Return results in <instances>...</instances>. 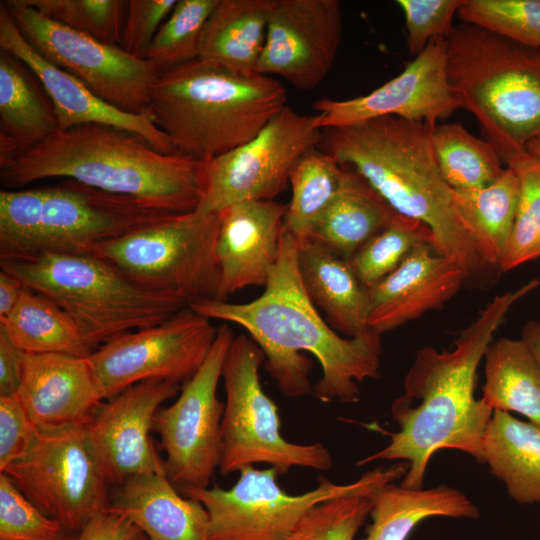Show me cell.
<instances>
[{
  "label": "cell",
  "instance_id": "obj_14",
  "mask_svg": "<svg viewBox=\"0 0 540 540\" xmlns=\"http://www.w3.org/2000/svg\"><path fill=\"white\" fill-rule=\"evenodd\" d=\"M314 115L286 105L252 139L204 162V189L197 210L221 212L231 205L274 200L290 185L298 161L322 140Z\"/></svg>",
  "mask_w": 540,
  "mask_h": 540
},
{
  "label": "cell",
  "instance_id": "obj_51",
  "mask_svg": "<svg viewBox=\"0 0 540 540\" xmlns=\"http://www.w3.org/2000/svg\"><path fill=\"white\" fill-rule=\"evenodd\" d=\"M62 540H78V533L77 534H69Z\"/></svg>",
  "mask_w": 540,
  "mask_h": 540
},
{
  "label": "cell",
  "instance_id": "obj_17",
  "mask_svg": "<svg viewBox=\"0 0 540 540\" xmlns=\"http://www.w3.org/2000/svg\"><path fill=\"white\" fill-rule=\"evenodd\" d=\"M446 51V38H435L399 75L370 93L346 100H316V126L327 130L385 116L437 125L461 108L448 83Z\"/></svg>",
  "mask_w": 540,
  "mask_h": 540
},
{
  "label": "cell",
  "instance_id": "obj_42",
  "mask_svg": "<svg viewBox=\"0 0 540 540\" xmlns=\"http://www.w3.org/2000/svg\"><path fill=\"white\" fill-rule=\"evenodd\" d=\"M69 534L0 472V540H62Z\"/></svg>",
  "mask_w": 540,
  "mask_h": 540
},
{
  "label": "cell",
  "instance_id": "obj_7",
  "mask_svg": "<svg viewBox=\"0 0 540 540\" xmlns=\"http://www.w3.org/2000/svg\"><path fill=\"white\" fill-rule=\"evenodd\" d=\"M165 213L82 183L0 191V260L90 254Z\"/></svg>",
  "mask_w": 540,
  "mask_h": 540
},
{
  "label": "cell",
  "instance_id": "obj_24",
  "mask_svg": "<svg viewBox=\"0 0 540 540\" xmlns=\"http://www.w3.org/2000/svg\"><path fill=\"white\" fill-rule=\"evenodd\" d=\"M105 511L128 518L149 540H209V515L181 496L166 472L133 477L119 486Z\"/></svg>",
  "mask_w": 540,
  "mask_h": 540
},
{
  "label": "cell",
  "instance_id": "obj_1",
  "mask_svg": "<svg viewBox=\"0 0 540 540\" xmlns=\"http://www.w3.org/2000/svg\"><path fill=\"white\" fill-rule=\"evenodd\" d=\"M211 319L243 327L265 355V369L292 398L356 403L359 383L376 379L381 335L368 329L341 337L319 314L298 270V240L283 227L279 254L263 293L246 303L203 299L189 305Z\"/></svg>",
  "mask_w": 540,
  "mask_h": 540
},
{
  "label": "cell",
  "instance_id": "obj_21",
  "mask_svg": "<svg viewBox=\"0 0 540 540\" xmlns=\"http://www.w3.org/2000/svg\"><path fill=\"white\" fill-rule=\"evenodd\" d=\"M287 205L275 200L246 201L221 211L216 241L218 300L267 284L276 263Z\"/></svg>",
  "mask_w": 540,
  "mask_h": 540
},
{
  "label": "cell",
  "instance_id": "obj_9",
  "mask_svg": "<svg viewBox=\"0 0 540 540\" xmlns=\"http://www.w3.org/2000/svg\"><path fill=\"white\" fill-rule=\"evenodd\" d=\"M221 212L165 214L90 254L100 257L148 291L173 295L188 306L216 299V241Z\"/></svg>",
  "mask_w": 540,
  "mask_h": 540
},
{
  "label": "cell",
  "instance_id": "obj_5",
  "mask_svg": "<svg viewBox=\"0 0 540 540\" xmlns=\"http://www.w3.org/2000/svg\"><path fill=\"white\" fill-rule=\"evenodd\" d=\"M286 105L271 76L196 58L159 72L148 115L179 154L206 162L252 139Z\"/></svg>",
  "mask_w": 540,
  "mask_h": 540
},
{
  "label": "cell",
  "instance_id": "obj_41",
  "mask_svg": "<svg viewBox=\"0 0 540 540\" xmlns=\"http://www.w3.org/2000/svg\"><path fill=\"white\" fill-rule=\"evenodd\" d=\"M371 495L344 496L315 506L288 540H354L370 515Z\"/></svg>",
  "mask_w": 540,
  "mask_h": 540
},
{
  "label": "cell",
  "instance_id": "obj_28",
  "mask_svg": "<svg viewBox=\"0 0 540 540\" xmlns=\"http://www.w3.org/2000/svg\"><path fill=\"white\" fill-rule=\"evenodd\" d=\"M371 500L372 521L360 540H406L430 517L476 519L480 515L463 492L447 485L410 489L393 482L377 489Z\"/></svg>",
  "mask_w": 540,
  "mask_h": 540
},
{
  "label": "cell",
  "instance_id": "obj_40",
  "mask_svg": "<svg viewBox=\"0 0 540 540\" xmlns=\"http://www.w3.org/2000/svg\"><path fill=\"white\" fill-rule=\"evenodd\" d=\"M48 18L103 43L120 46L127 1L24 0Z\"/></svg>",
  "mask_w": 540,
  "mask_h": 540
},
{
  "label": "cell",
  "instance_id": "obj_47",
  "mask_svg": "<svg viewBox=\"0 0 540 540\" xmlns=\"http://www.w3.org/2000/svg\"><path fill=\"white\" fill-rule=\"evenodd\" d=\"M23 355L0 329V396L16 394L22 375Z\"/></svg>",
  "mask_w": 540,
  "mask_h": 540
},
{
  "label": "cell",
  "instance_id": "obj_29",
  "mask_svg": "<svg viewBox=\"0 0 540 540\" xmlns=\"http://www.w3.org/2000/svg\"><path fill=\"white\" fill-rule=\"evenodd\" d=\"M272 0H218L203 28L199 56L242 73L256 72Z\"/></svg>",
  "mask_w": 540,
  "mask_h": 540
},
{
  "label": "cell",
  "instance_id": "obj_38",
  "mask_svg": "<svg viewBox=\"0 0 540 540\" xmlns=\"http://www.w3.org/2000/svg\"><path fill=\"white\" fill-rule=\"evenodd\" d=\"M217 2L178 0L141 57L159 72L198 58L203 28Z\"/></svg>",
  "mask_w": 540,
  "mask_h": 540
},
{
  "label": "cell",
  "instance_id": "obj_10",
  "mask_svg": "<svg viewBox=\"0 0 540 540\" xmlns=\"http://www.w3.org/2000/svg\"><path fill=\"white\" fill-rule=\"evenodd\" d=\"M404 464L375 468L348 484H336L321 477L318 485L292 495L277 482L272 468L248 466L240 470L230 489H180L199 501L209 515V540H288L303 517L315 506L339 497L371 495L380 487L402 479Z\"/></svg>",
  "mask_w": 540,
  "mask_h": 540
},
{
  "label": "cell",
  "instance_id": "obj_11",
  "mask_svg": "<svg viewBox=\"0 0 540 540\" xmlns=\"http://www.w3.org/2000/svg\"><path fill=\"white\" fill-rule=\"evenodd\" d=\"M264 361L250 336H234L222 369L226 401L220 473L226 476L257 463L269 464L278 474L293 467L330 470L334 462L326 446L293 443L282 436L278 406L260 382Z\"/></svg>",
  "mask_w": 540,
  "mask_h": 540
},
{
  "label": "cell",
  "instance_id": "obj_36",
  "mask_svg": "<svg viewBox=\"0 0 540 540\" xmlns=\"http://www.w3.org/2000/svg\"><path fill=\"white\" fill-rule=\"evenodd\" d=\"M505 163L516 173L520 192L512 235L500 266L502 272L540 257V158L524 150Z\"/></svg>",
  "mask_w": 540,
  "mask_h": 540
},
{
  "label": "cell",
  "instance_id": "obj_52",
  "mask_svg": "<svg viewBox=\"0 0 540 540\" xmlns=\"http://www.w3.org/2000/svg\"><path fill=\"white\" fill-rule=\"evenodd\" d=\"M137 540H149L143 533L138 537Z\"/></svg>",
  "mask_w": 540,
  "mask_h": 540
},
{
  "label": "cell",
  "instance_id": "obj_48",
  "mask_svg": "<svg viewBox=\"0 0 540 540\" xmlns=\"http://www.w3.org/2000/svg\"><path fill=\"white\" fill-rule=\"evenodd\" d=\"M24 289L25 286L16 277L0 271V319L13 310Z\"/></svg>",
  "mask_w": 540,
  "mask_h": 540
},
{
  "label": "cell",
  "instance_id": "obj_31",
  "mask_svg": "<svg viewBox=\"0 0 540 540\" xmlns=\"http://www.w3.org/2000/svg\"><path fill=\"white\" fill-rule=\"evenodd\" d=\"M483 402L515 412L540 428V365L522 338L501 337L484 356Z\"/></svg>",
  "mask_w": 540,
  "mask_h": 540
},
{
  "label": "cell",
  "instance_id": "obj_19",
  "mask_svg": "<svg viewBox=\"0 0 540 540\" xmlns=\"http://www.w3.org/2000/svg\"><path fill=\"white\" fill-rule=\"evenodd\" d=\"M179 383L150 379L102 402L84 425L87 440L109 483L166 472L150 433L161 405L177 395Z\"/></svg>",
  "mask_w": 540,
  "mask_h": 540
},
{
  "label": "cell",
  "instance_id": "obj_37",
  "mask_svg": "<svg viewBox=\"0 0 540 540\" xmlns=\"http://www.w3.org/2000/svg\"><path fill=\"white\" fill-rule=\"evenodd\" d=\"M433 246L432 234L423 223L398 215L350 259L359 281L367 289L381 282L421 244Z\"/></svg>",
  "mask_w": 540,
  "mask_h": 540
},
{
  "label": "cell",
  "instance_id": "obj_26",
  "mask_svg": "<svg viewBox=\"0 0 540 540\" xmlns=\"http://www.w3.org/2000/svg\"><path fill=\"white\" fill-rule=\"evenodd\" d=\"M58 131L51 99L18 58L0 53V165L39 145Z\"/></svg>",
  "mask_w": 540,
  "mask_h": 540
},
{
  "label": "cell",
  "instance_id": "obj_33",
  "mask_svg": "<svg viewBox=\"0 0 540 540\" xmlns=\"http://www.w3.org/2000/svg\"><path fill=\"white\" fill-rule=\"evenodd\" d=\"M0 329L24 353L82 358L93 353L73 320L57 303L26 287L13 310L0 319Z\"/></svg>",
  "mask_w": 540,
  "mask_h": 540
},
{
  "label": "cell",
  "instance_id": "obj_2",
  "mask_svg": "<svg viewBox=\"0 0 540 540\" xmlns=\"http://www.w3.org/2000/svg\"><path fill=\"white\" fill-rule=\"evenodd\" d=\"M540 286V279L495 296L466 327L451 350L423 347L404 379V393L391 406L397 432L390 442L357 465L378 460L407 461L400 485L423 488L431 457L455 449L484 464L483 438L493 414L474 395L477 370L512 307Z\"/></svg>",
  "mask_w": 540,
  "mask_h": 540
},
{
  "label": "cell",
  "instance_id": "obj_4",
  "mask_svg": "<svg viewBox=\"0 0 540 540\" xmlns=\"http://www.w3.org/2000/svg\"><path fill=\"white\" fill-rule=\"evenodd\" d=\"M204 164L179 153H160L137 135L89 124L57 131L0 165V180L6 188H19L60 177L165 213H183L201 202Z\"/></svg>",
  "mask_w": 540,
  "mask_h": 540
},
{
  "label": "cell",
  "instance_id": "obj_35",
  "mask_svg": "<svg viewBox=\"0 0 540 540\" xmlns=\"http://www.w3.org/2000/svg\"><path fill=\"white\" fill-rule=\"evenodd\" d=\"M343 167L328 153L314 148L296 164L290 175L292 197L285 227L304 240L333 201L341 185Z\"/></svg>",
  "mask_w": 540,
  "mask_h": 540
},
{
  "label": "cell",
  "instance_id": "obj_30",
  "mask_svg": "<svg viewBox=\"0 0 540 540\" xmlns=\"http://www.w3.org/2000/svg\"><path fill=\"white\" fill-rule=\"evenodd\" d=\"M484 463L518 504H540V428L494 410L483 438Z\"/></svg>",
  "mask_w": 540,
  "mask_h": 540
},
{
  "label": "cell",
  "instance_id": "obj_22",
  "mask_svg": "<svg viewBox=\"0 0 540 540\" xmlns=\"http://www.w3.org/2000/svg\"><path fill=\"white\" fill-rule=\"evenodd\" d=\"M16 394L40 431L84 426L104 400L88 359L58 353H24Z\"/></svg>",
  "mask_w": 540,
  "mask_h": 540
},
{
  "label": "cell",
  "instance_id": "obj_3",
  "mask_svg": "<svg viewBox=\"0 0 540 540\" xmlns=\"http://www.w3.org/2000/svg\"><path fill=\"white\" fill-rule=\"evenodd\" d=\"M420 120L385 116L325 130L320 145L360 174L399 215L426 225L434 250L457 262L466 283L487 284L495 272L459 214L454 189L434 157L431 131Z\"/></svg>",
  "mask_w": 540,
  "mask_h": 540
},
{
  "label": "cell",
  "instance_id": "obj_25",
  "mask_svg": "<svg viewBox=\"0 0 540 540\" xmlns=\"http://www.w3.org/2000/svg\"><path fill=\"white\" fill-rule=\"evenodd\" d=\"M298 270L307 295L335 331L355 337L369 329V290L348 259L302 240L298 241Z\"/></svg>",
  "mask_w": 540,
  "mask_h": 540
},
{
  "label": "cell",
  "instance_id": "obj_45",
  "mask_svg": "<svg viewBox=\"0 0 540 540\" xmlns=\"http://www.w3.org/2000/svg\"><path fill=\"white\" fill-rule=\"evenodd\" d=\"M39 433L17 394L0 396V470L24 457Z\"/></svg>",
  "mask_w": 540,
  "mask_h": 540
},
{
  "label": "cell",
  "instance_id": "obj_50",
  "mask_svg": "<svg viewBox=\"0 0 540 540\" xmlns=\"http://www.w3.org/2000/svg\"><path fill=\"white\" fill-rule=\"evenodd\" d=\"M525 148L529 153L540 158V135L530 140Z\"/></svg>",
  "mask_w": 540,
  "mask_h": 540
},
{
  "label": "cell",
  "instance_id": "obj_43",
  "mask_svg": "<svg viewBox=\"0 0 540 540\" xmlns=\"http://www.w3.org/2000/svg\"><path fill=\"white\" fill-rule=\"evenodd\" d=\"M396 3L405 17L409 51L417 56L433 39L451 34L453 18L463 0H398Z\"/></svg>",
  "mask_w": 540,
  "mask_h": 540
},
{
  "label": "cell",
  "instance_id": "obj_27",
  "mask_svg": "<svg viewBox=\"0 0 540 540\" xmlns=\"http://www.w3.org/2000/svg\"><path fill=\"white\" fill-rule=\"evenodd\" d=\"M342 167L337 194L304 240L349 260L399 214L354 169Z\"/></svg>",
  "mask_w": 540,
  "mask_h": 540
},
{
  "label": "cell",
  "instance_id": "obj_32",
  "mask_svg": "<svg viewBox=\"0 0 540 540\" xmlns=\"http://www.w3.org/2000/svg\"><path fill=\"white\" fill-rule=\"evenodd\" d=\"M519 180L505 167L491 184L477 189L454 190L456 208L483 259L500 270L516 218Z\"/></svg>",
  "mask_w": 540,
  "mask_h": 540
},
{
  "label": "cell",
  "instance_id": "obj_6",
  "mask_svg": "<svg viewBox=\"0 0 540 540\" xmlns=\"http://www.w3.org/2000/svg\"><path fill=\"white\" fill-rule=\"evenodd\" d=\"M449 86L503 162L540 135V50L461 23L446 38Z\"/></svg>",
  "mask_w": 540,
  "mask_h": 540
},
{
  "label": "cell",
  "instance_id": "obj_44",
  "mask_svg": "<svg viewBox=\"0 0 540 540\" xmlns=\"http://www.w3.org/2000/svg\"><path fill=\"white\" fill-rule=\"evenodd\" d=\"M176 0H129L120 47L141 57L169 17Z\"/></svg>",
  "mask_w": 540,
  "mask_h": 540
},
{
  "label": "cell",
  "instance_id": "obj_15",
  "mask_svg": "<svg viewBox=\"0 0 540 540\" xmlns=\"http://www.w3.org/2000/svg\"><path fill=\"white\" fill-rule=\"evenodd\" d=\"M233 338L228 324L219 326L203 364L184 381L178 398L155 416L153 430L166 453V474L180 489L208 488L219 469L225 404L218 399L217 388Z\"/></svg>",
  "mask_w": 540,
  "mask_h": 540
},
{
  "label": "cell",
  "instance_id": "obj_16",
  "mask_svg": "<svg viewBox=\"0 0 540 540\" xmlns=\"http://www.w3.org/2000/svg\"><path fill=\"white\" fill-rule=\"evenodd\" d=\"M216 335L210 319L187 306L157 325L114 337L87 359L104 399H109L145 380H188L205 361Z\"/></svg>",
  "mask_w": 540,
  "mask_h": 540
},
{
  "label": "cell",
  "instance_id": "obj_46",
  "mask_svg": "<svg viewBox=\"0 0 540 540\" xmlns=\"http://www.w3.org/2000/svg\"><path fill=\"white\" fill-rule=\"evenodd\" d=\"M141 530L125 516L104 511L78 533V540H137Z\"/></svg>",
  "mask_w": 540,
  "mask_h": 540
},
{
  "label": "cell",
  "instance_id": "obj_13",
  "mask_svg": "<svg viewBox=\"0 0 540 540\" xmlns=\"http://www.w3.org/2000/svg\"><path fill=\"white\" fill-rule=\"evenodd\" d=\"M0 472L70 534L79 533L109 504V482L84 426L40 431L28 453Z\"/></svg>",
  "mask_w": 540,
  "mask_h": 540
},
{
  "label": "cell",
  "instance_id": "obj_8",
  "mask_svg": "<svg viewBox=\"0 0 540 540\" xmlns=\"http://www.w3.org/2000/svg\"><path fill=\"white\" fill-rule=\"evenodd\" d=\"M1 270L57 303L93 352L121 334L157 325L188 304L140 288L93 254L44 253L1 260Z\"/></svg>",
  "mask_w": 540,
  "mask_h": 540
},
{
  "label": "cell",
  "instance_id": "obj_34",
  "mask_svg": "<svg viewBox=\"0 0 540 540\" xmlns=\"http://www.w3.org/2000/svg\"><path fill=\"white\" fill-rule=\"evenodd\" d=\"M431 145L443 178L454 190L485 187L505 169L495 146L458 122L435 125Z\"/></svg>",
  "mask_w": 540,
  "mask_h": 540
},
{
  "label": "cell",
  "instance_id": "obj_39",
  "mask_svg": "<svg viewBox=\"0 0 540 540\" xmlns=\"http://www.w3.org/2000/svg\"><path fill=\"white\" fill-rule=\"evenodd\" d=\"M457 15L462 23L540 50V0H463Z\"/></svg>",
  "mask_w": 540,
  "mask_h": 540
},
{
  "label": "cell",
  "instance_id": "obj_49",
  "mask_svg": "<svg viewBox=\"0 0 540 540\" xmlns=\"http://www.w3.org/2000/svg\"><path fill=\"white\" fill-rule=\"evenodd\" d=\"M521 338L528 345L540 365V322L528 321L522 328Z\"/></svg>",
  "mask_w": 540,
  "mask_h": 540
},
{
  "label": "cell",
  "instance_id": "obj_23",
  "mask_svg": "<svg viewBox=\"0 0 540 540\" xmlns=\"http://www.w3.org/2000/svg\"><path fill=\"white\" fill-rule=\"evenodd\" d=\"M466 283L461 266L424 243L374 287L368 289L367 325L379 335L441 308Z\"/></svg>",
  "mask_w": 540,
  "mask_h": 540
},
{
  "label": "cell",
  "instance_id": "obj_20",
  "mask_svg": "<svg viewBox=\"0 0 540 540\" xmlns=\"http://www.w3.org/2000/svg\"><path fill=\"white\" fill-rule=\"evenodd\" d=\"M0 47L22 61L51 99L58 131L82 125H101L134 134L166 155L178 154L168 136L148 114L126 112L94 94L81 81L43 58L22 36L5 3L0 4Z\"/></svg>",
  "mask_w": 540,
  "mask_h": 540
},
{
  "label": "cell",
  "instance_id": "obj_12",
  "mask_svg": "<svg viewBox=\"0 0 540 540\" xmlns=\"http://www.w3.org/2000/svg\"><path fill=\"white\" fill-rule=\"evenodd\" d=\"M4 3L19 32L48 62L111 105L130 113L148 114L151 91L159 74L150 61L62 25L24 0Z\"/></svg>",
  "mask_w": 540,
  "mask_h": 540
},
{
  "label": "cell",
  "instance_id": "obj_18",
  "mask_svg": "<svg viewBox=\"0 0 540 540\" xmlns=\"http://www.w3.org/2000/svg\"><path fill=\"white\" fill-rule=\"evenodd\" d=\"M342 34L338 0H272L256 73L277 75L298 89L315 88L331 70Z\"/></svg>",
  "mask_w": 540,
  "mask_h": 540
}]
</instances>
